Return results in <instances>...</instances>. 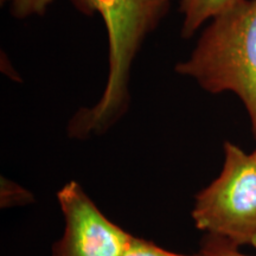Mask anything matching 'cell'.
Segmentation results:
<instances>
[{"instance_id": "obj_1", "label": "cell", "mask_w": 256, "mask_h": 256, "mask_svg": "<svg viewBox=\"0 0 256 256\" xmlns=\"http://www.w3.org/2000/svg\"><path fill=\"white\" fill-rule=\"evenodd\" d=\"M86 16L98 14L108 36V78L101 98L83 108L69 124L70 136L84 139L106 132L127 110L130 78L144 40L162 20L172 0H69Z\"/></svg>"}, {"instance_id": "obj_2", "label": "cell", "mask_w": 256, "mask_h": 256, "mask_svg": "<svg viewBox=\"0 0 256 256\" xmlns=\"http://www.w3.org/2000/svg\"><path fill=\"white\" fill-rule=\"evenodd\" d=\"M174 70L211 94L238 95L256 139V0H241L211 19L188 58Z\"/></svg>"}, {"instance_id": "obj_3", "label": "cell", "mask_w": 256, "mask_h": 256, "mask_svg": "<svg viewBox=\"0 0 256 256\" xmlns=\"http://www.w3.org/2000/svg\"><path fill=\"white\" fill-rule=\"evenodd\" d=\"M192 218L208 235L256 248V160L252 153L224 144L222 171L197 194Z\"/></svg>"}, {"instance_id": "obj_4", "label": "cell", "mask_w": 256, "mask_h": 256, "mask_svg": "<svg viewBox=\"0 0 256 256\" xmlns=\"http://www.w3.org/2000/svg\"><path fill=\"white\" fill-rule=\"evenodd\" d=\"M66 228L52 256H122L130 234L108 220L81 185L69 182L57 194Z\"/></svg>"}, {"instance_id": "obj_5", "label": "cell", "mask_w": 256, "mask_h": 256, "mask_svg": "<svg viewBox=\"0 0 256 256\" xmlns=\"http://www.w3.org/2000/svg\"><path fill=\"white\" fill-rule=\"evenodd\" d=\"M238 2L241 0H179V11L183 14L182 37L190 40L206 22L217 17Z\"/></svg>"}, {"instance_id": "obj_6", "label": "cell", "mask_w": 256, "mask_h": 256, "mask_svg": "<svg viewBox=\"0 0 256 256\" xmlns=\"http://www.w3.org/2000/svg\"><path fill=\"white\" fill-rule=\"evenodd\" d=\"M10 2L12 17L26 19L32 16H42L54 0H5Z\"/></svg>"}, {"instance_id": "obj_7", "label": "cell", "mask_w": 256, "mask_h": 256, "mask_svg": "<svg viewBox=\"0 0 256 256\" xmlns=\"http://www.w3.org/2000/svg\"><path fill=\"white\" fill-rule=\"evenodd\" d=\"M122 256H191V255L177 254V252L165 250V249L153 244L152 242L136 238V236L132 235L130 236V242H128V246ZM194 256H204V255H202L200 252V254Z\"/></svg>"}, {"instance_id": "obj_8", "label": "cell", "mask_w": 256, "mask_h": 256, "mask_svg": "<svg viewBox=\"0 0 256 256\" xmlns=\"http://www.w3.org/2000/svg\"><path fill=\"white\" fill-rule=\"evenodd\" d=\"M200 254L204 256H249L240 252L238 246L212 235H208L204 240Z\"/></svg>"}, {"instance_id": "obj_9", "label": "cell", "mask_w": 256, "mask_h": 256, "mask_svg": "<svg viewBox=\"0 0 256 256\" xmlns=\"http://www.w3.org/2000/svg\"><path fill=\"white\" fill-rule=\"evenodd\" d=\"M252 158H254V159L256 160V150H255V151H254V152H252Z\"/></svg>"}]
</instances>
